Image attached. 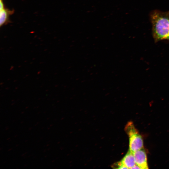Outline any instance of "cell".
Instances as JSON below:
<instances>
[{
    "label": "cell",
    "instance_id": "5",
    "mask_svg": "<svg viewBox=\"0 0 169 169\" xmlns=\"http://www.w3.org/2000/svg\"><path fill=\"white\" fill-rule=\"evenodd\" d=\"M0 10V26L1 27L10 22L9 17L14 13V10L5 7Z\"/></svg>",
    "mask_w": 169,
    "mask_h": 169
},
{
    "label": "cell",
    "instance_id": "4",
    "mask_svg": "<svg viewBox=\"0 0 169 169\" xmlns=\"http://www.w3.org/2000/svg\"><path fill=\"white\" fill-rule=\"evenodd\" d=\"M120 162L127 169H131L136 164L133 153L129 150Z\"/></svg>",
    "mask_w": 169,
    "mask_h": 169
},
{
    "label": "cell",
    "instance_id": "3",
    "mask_svg": "<svg viewBox=\"0 0 169 169\" xmlns=\"http://www.w3.org/2000/svg\"><path fill=\"white\" fill-rule=\"evenodd\" d=\"M136 163L141 169L148 168L147 156L145 150L143 148L133 153Z\"/></svg>",
    "mask_w": 169,
    "mask_h": 169
},
{
    "label": "cell",
    "instance_id": "8",
    "mask_svg": "<svg viewBox=\"0 0 169 169\" xmlns=\"http://www.w3.org/2000/svg\"><path fill=\"white\" fill-rule=\"evenodd\" d=\"M168 39L169 40V38H168Z\"/></svg>",
    "mask_w": 169,
    "mask_h": 169
},
{
    "label": "cell",
    "instance_id": "6",
    "mask_svg": "<svg viewBox=\"0 0 169 169\" xmlns=\"http://www.w3.org/2000/svg\"><path fill=\"white\" fill-rule=\"evenodd\" d=\"M5 7L3 0H0V10L3 9Z\"/></svg>",
    "mask_w": 169,
    "mask_h": 169
},
{
    "label": "cell",
    "instance_id": "2",
    "mask_svg": "<svg viewBox=\"0 0 169 169\" xmlns=\"http://www.w3.org/2000/svg\"><path fill=\"white\" fill-rule=\"evenodd\" d=\"M125 130L129 137V150L133 153L142 148L143 146L142 138L133 123L129 122L125 126Z\"/></svg>",
    "mask_w": 169,
    "mask_h": 169
},
{
    "label": "cell",
    "instance_id": "1",
    "mask_svg": "<svg viewBox=\"0 0 169 169\" xmlns=\"http://www.w3.org/2000/svg\"><path fill=\"white\" fill-rule=\"evenodd\" d=\"M153 38L156 41L169 37V11H153L151 15Z\"/></svg>",
    "mask_w": 169,
    "mask_h": 169
},
{
    "label": "cell",
    "instance_id": "7",
    "mask_svg": "<svg viewBox=\"0 0 169 169\" xmlns=\"http://www.w3.org/2000/svg\"><path fill=\"white\" fill-rule=\"evenodd\" d=\"M131 169H141V168L137 165L136 164Z\"/></svg>",
    "mask_w": 169,
    "mask_h": 169
}]
</instances>
